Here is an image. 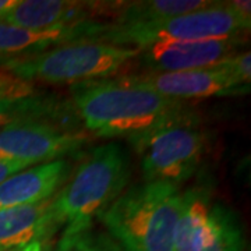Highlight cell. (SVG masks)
Returning <instances> with one entry per match:
<instances>
[{"instance_id":"cell-1","label":"cell","mask_w":251,"mask_h":251,"mask_svg":"<svg viewBox=\"0 0 251 251\" xmlns=\"http://www.w3.org/2000/svg\"><path fill=\"white\" fill-rule=\"evenodd\" d=\"M70 106L78 123L95 137H133L184 113L186 102L162 97L134 74L74 84Z\"/></svg>"},{"instance_id":"cell-2","label":"cell","mask_w":251,"mask_h":251,"mask_svg":"<svg viewBox=\"0 0 251 251\" xmlns=\"http://www.w3.org/2000/svg\"><path fill=\"white\" fill-rule=\"evenodd\" d=\"M181 206L180 186L144 181L126 188L98 219L123 251H173Z\"/></svg>"},{"instance_id":"cell-3","label":"cell","mask_w":251,"mask_h":251,"mask_svg":"<svg viewBox=\"0 0 251 251\" xmlns=\"http://www.w3.org/2000/svg\"><path fill=\"white\" fill-rule=\"evenodd\" d=\"M130 177V158L120 144L94 148L52 198L54 224L69 230L91 226L125 191Z\"/></svg>"},{"instance_id":"cell-4","label":"cell","mask_w":251,"mask_h":251,"mask_svg":"<svg viewBox=\"0 0 251 251\" xmlns=\"http://www.w3.org/2000/svg\"><path fill=\"white\" fill-rule=\"evenodd\" d=\"M140 49L99 41H74L29 54L1 66L4 73L25 82L80 84L116 75L134 62Z\"/></svg>"},{"instance_id":"cell-5","label":"cell","mask_w":251,"mask_h":251,"mask_svg":"<svg viewBox=\"0 0 251 251\" xmlns=\"http://www.w3.org/2000/svg\"><path fill=\"white\" fill-rule=\"evenodd\" d=\"M250 28V23L239 17L229 1H215L204 9L147 24L117 25L105 21L98 35L91 41L144 49L159 42L242 38L247 36Z\"/></svg>"},{"instance_id":"cell-6","label":"cell","mask_w":251,"mask_h":251,"mask_svg":"<svg viewBox=\"0 0 251 251\" xmlns=\"http://www.w3.org/2000/svg\"><path fill=\"white\" fill-rule=\"evenodd\" d=\"M128 140L140 158L144 181L177 186L196 173L208 143L190 110Z\"/></svg>"},{"instance_id":"cell-7","label":"cell","mask_w":251,"mask_h":251,"mask_svg":"<svg viewBox=\"0 0 251 251\" xmlns=\"http://www.w3.org/2000/svg\"><path fill=\"white\" fill-rule=\"evenodd\" d=\"M88 141L87 131L52 120H24L0 127V161L27 168L64 159Z\"/></svg>"},{"instance_id":"cell-8","label":"cell","mask_w":251,"mask_h":251,"mask_svg":"<svg viewBox=\"0 0 251 251\" xmlns=\"http://www.w3.org/2000/svg\"><path fill=\"white\" fill-rule=\"evenodd\" d=\"M247 36L201 41L159 42L140 49L135 60L147 73H173L215 67L240 52Z\"/></svg>"},{"instance_id":"cell-9","label":"cell","mask_w":251,"mask_h":251,"mask_svg":"<svg viewBox=\"0 0 251 251\" xmlns=\"http://www.w3.org/2000/svg\"><path fill=\"white\" fill-rule=\"evenodd\" d=\"M115 3L77 0H16L14 6L0 18L25 29L50 31L73 27L113 14Z\"/></svg>"},{"instance_id":"cell-10","label":"cell","mask_w":251,"mask_h":251,"mask_svg":"<svg viewBox=\"0 0 251 251\" xmlns=\"http://www.w3.org/2000/svg\"><path fill=\"white\" fill-rule=\"evenodd\" d=\"M135 78L162 97L179 102L212 97H236L250 91V85H240L218 66L173 73H141Z\"/></svg>"},{"instance_id":"cell-11","label":"cell","mask_w":251,"mask_h":251,"mask_svg":"<svg viewBox=\"0 0 251 251\" xmlns=\"http://www.w3.org/2000/svg\"><path fill=\"white\" fill-rule=\"evenodd\" d=\"M24 120H52L72 126L77 117L70 102L39 92L32 84L6 73L0 82V127Z\"/></svg>"},{"instance_id":"cell-12","label":"cell","mask_w":251,"mask_h":251,"mask_svg":"<svg viewBox=\"0 0 251 251\" xmlns=\"http://www.w3.org/2000/svg\"><path fill=\"white\" fill-rule=\"evenodd\" d=\"M72 171V163L67 159H57L11 175L0 183V211L35 205L52 198Z\"/></svg>"},{"instance_id":"cell-13","label":"cell","mask_w":251,"mask_h":251,"mask_svg":"<svg viewBox=\"0 0 251 251\" xmlns=\"http://www.w3.org/2000/svg\"><path fill=\"white\" fill-rule=\"evenodd\" d=\"M103 24V20H98L62 29L34 31L0 21V66L20 57L44 52L54 46L74 41L94 39L102 29Z\"/></svg>"},{"instance_id":"cell-14","label":"cell","mask_w":251,"mask_h":251,"mask_svg":"<svg viewBox=\"0 0 251 251\" xmlns=\"http://www.w3.org/2000/svg\"><path fill=\"white\" fill-rule=\"evenodd\" d=\"M52 198L35 205L0 211V251L46 242L59 229L53 221Z\"/></svg>"},{"instance_id":"cell-15","label":"cell","mask_w":251,"mask_h":251,"mask_svg":"<svg viewBox=\"0 0 251 251\" xmlns=\"http://www.w3.org/2000/svg\"><path fill=\"white\" fill-rule=\"evenodd\" d=\"M215 234L209 191L204 187L183 193V206L175 230L173 251H205Z\"/></svg>"},{"instance_id":"cell-16","label":"cell","mask_w":251,"mask_h":251,"mask_svg":"<svg viewBox=\"0 0 251 251\" xmlns=\"http://www.w3.org/2000/svg\"><path fill=\"white\" fill-rule=\"evenodd\" d=\"M214 0H141L116 3L112 16L113 24L137 25L165 18L176 17L214 4Z\"/></svg>"},{"instance_id":"cell-17","label":"cell","mask_w":251,"mask_h":251,"mask_svg":"<svg viewBox=\"0 0 251 251\" xmlns=\"http://www.w3.org/2000/svg\"><path fill=\"white\" fill-rule=\"evenodd\" d=\"M215 234L205 251H244V233L239 218L227 206L212 205Z\"/></svg>"},{"instance_id":"cell-18","label":"cell","mask_w":251,"mask_h":251,"mask_svg":"<svg viewBox=\"0 0 251 251\" xmlns=\"http://www.w3.org/2000/svg\"><path fill=\"white\" fill-rule=\"evenodd\" d=\"M53 251H123L108 233L99 232L94 226L81 229H64Z\"/></svg>"},{"instance_id":"cell-19","label":"cell","mask_w":251,"mask_h":251,"mask_svg":"<svg viewBox=\"0 0 251 251\" xmlns=\"http://www.w3.org/2000/svg\"><path fill=\"white\" fill-rule=\"evenodd\" d=\"M232 80L240 85H250L251 81V53L250 50H240L233 56L218 64Z\"/></svg>"},{"instance_id":"cell-20","label":"cell","mask_w":251,"mask_h":251,"mask_svg":"<svg viewBox=\"0 0 251 251\" xmlns=\"http://www.w3.org/2000/svg\"><path fill=\"white\" fill-rule=\"evenodd\" d=\"M229 4L239 14V17L251 24V3L249 0H230Z\"/></svg>"},{"instance_id":"cell-21","label":"cell","mask_w":251,"mask_h":251,"mask_svg":"<svg viewBox=\"0 0 251 251\" xmlns=\"http://www.w3.org/2000/svg\"><path fill=\"white\" fill-rule=\"evenodd\" d=\"M27 169V166L21 165V163H14V162H7V161H0V183L3 180H6L10 177L11 175L17 173V172L24 171Z\"/></svg>"},{"instance_id":"cell-22","label":"cell","mask_w":251,"mask_h":251,"mask_svg":"<svg viewBox=\"0 0 251 251\" xmlns=\"http://www.w3.org/2000/svg\"><path fill=\"white\" fill-rule=\"evenodd\" d=\"M7 251H48L46 250L45 242H32L28 243L25 246H20L16 249H11Z\"/></svg>"},{"instance_id":"cell-23","label":"cell","mask_w":251,"mask_h":251,"mask_svg":"<svg viewBox=\"0 0 251 251\" xmlns=\"http://www.w3.org/2000/svg\"><path fill=\"white\" fill-rule=\"evenodd\" d=\"M14 3L16 0H0V18L14 6Z\"/></svg>"},{"instance_id":"cell-24","label":"cell","mask_w":251,"mask_h":251,"mask_svg":"<svg viewBox=\"0 0 251 251\" xmlns=\"http://www.w3.org/2000/svg\"><path fill=\"white\" fill-rule=\"evenodd\" d=\"M4 77H6V73H3V74H0V82H1V81L4 80Z\"/></svg>"}]
</instances>
